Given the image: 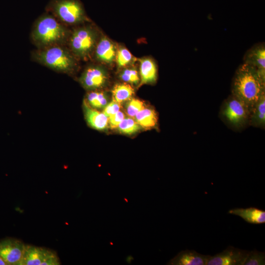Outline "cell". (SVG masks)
Returning a JSON list of instances; mask_svg holds the SVG:
<instances>
[{
    "instance_id": "19",
    "label": "cell",
    "mask_w": 265,
    "mask_h": 265,
    "mask_svg": "<svg viewBox=\"0 0 265 265\" xmlns=\"http://www.w3.org/2000/svg\"><path fill=\"white\" fill-rule=\"evenodd\" d=\"M113 100L121 103L129 100L133 94V89L126 83L117 84L114 86L112 91Z\"/></svg>"
},
{
    "instance_id": "22",
    "label": "cell",
    "mask_w": 265,
    "mask_h": 265,
    "mask_svg": "<svg viewBox=\"0 0 265 265\" xmlns=\"http://www.w3.org/2000/svg\"><path fill=\"white\" fill-rule=\"evenodd\" d=\"M133 56L126 48L121 47L116 52L115 59L118 66L123 67L133 61Z\"/></svg>"
},
{
    "instance_id": "18",
    "label": "cell",
    "mask_w": 265,
    "mask_h": 265,
    "mask_svg": "<svg viewBox=\"0 0 265 265\" xmlns=\"http://www.w3.org/2000/svg\"><path fill=\"white\" fill-rule=\"evenodd\" d=\"M252 124L264 126L265 122V94H264L256 104L250 114Z\"/></svg>"
},
{
    "instance_id": "8",
    "label": "cell",
    "mask_w": 265,
    "mask_h": 265,
    "mask_svg": "<svg viewBox=\"0 0 265 265\" xmlns=\"http://www.w3.org/2000/svg\"><path fill=\"white\" fill-rule=\"evenodd\" d=\"M26 244L21 240L8 238L0 241V256L7 265H21Z\"/></svg>"
},
{
    "instance_id": "21",
    "label": "cell",
    "mask_w": 265,
    "mask_h": 265,
    "mask_svg": "<svg viewBox=\"0 0 265 265\" xmlns=\"http://www.w3.org/2000/svg\"><path fill=\"white\" fill-rule=\"evenodd\" d=\"M119 131L125 134H132L137 132L140 126L132 118H124L118 126Z\"/></svg>"
},
{
    "instance_id": "14",
    "label": "cell",
    "mask_w": 265,
    "mask_h": 265,
    "mask_svg": "<svg viewBox=\"0 0 265 265\" xmlns=\"http://www.w3.org/2000/svg\"><path fill=\"white\" fill-rule=\"evenodd\" d=\"M83 109L85 119L91 127L98 130H103L107 127L108 118L103 112L93 109L85 101L83 102Z\"/></svg>"
},
{
    "instance_id": "2",
    "label": "cell",
    "mask_w": 265,
    "mask_h": 265,
    "mask_svg": "<svg viewBox=\"0 0 265 265\" xmlns=\"http://www.w3.org/2000/svg\"><path fill=\"white\" fill-rule=\"evenodd\" d=\"M69 37L68 30L53 15L44 14L35 21L31 34L34 44L39 49L62 45Z\"/></svg>"
},
{
    "instance_id": "15",
    "label": "cell",
    "mask_w": 265,
    "mask_h": 265,
    "mask_svg": "<svg viewBox=\"0 0 265 265\" xmlns=\"http://www.w3.org/2000/svg\"><path fill=\"white\" fill-rule=\"evenodd\" d=\"M245 63L253 66L261 76L265 79V49L263 46L251 50L246 57Z\"/></svg>"
},
{
    "instance_id": "10",
    "label": "cell",
    "mask_w": 265,
    "mask_h": 265,
    "mask_svg": "<svg viewBox=\"0 0 265 265\" xmlns=\"http://www.w3.org/2000/svg\"><path fill=\"white\" fill-rule=\"evenodd\" d=\"M107 80V75L103 68L98 66H90L82 74L80 81L86 89L93 90L103 86Z\"/></svg>"
},
{
    "instance_id": "24",
    "label": "cell",
    "mask_w": 265,
    "mask_h": 265,
    "mask_svg": "<svg viewBox=\"0 0 265 265\" xmlns=\"http://www.w3.org/2000/svg\"><path fill=\"white\" fill-rule=\"evenodd\" d=\"M145 107L144 104L141 101L136 99H132L127 106V113L130 117H133L139 111Z\"/></svg>"
},
{
    "instance_id": "12",
    "label": "cell",
    "mask_w": 265,
    "mask_h": 265,
    "mask_svg": "<svg viewBox=\"0 0 265 265\" xmlns=\"http://www.w3.org/2000/svg\"><path fill=\"white\" fill-rule=\"evenodd\" d=\"M115 45L106 37H102L97 43L95 48L96 58L105 63H111L115 59Z\"/></svg>"
},
{
    "instance_id": "26",
    "label": "cell",
    "mask_w": 265,
    "mask_h": 265,
    "mask_svg": "<svg viewBox=\"0 0 265 265\" xmlns=\"http://www.w3.org/2000/svg\"><path fill=\"white\" fill-rule=\"evenodd\" d=\"M120 108L121 104L113 100L112 102L106 106L103 112L108 118L119 111Z\"/></svg>"
},
{
    "instance_id": "16",
    "label": "cell",
    "mask_w": 265,
    "mask_h": 265,
    "mask_svg": "<svg viewBox=\"0 0 265 265\" xmlns=\"http://www.w3.org/2000/svg\"><path fill=\"white\" fill-rule=\"evenodd\" d=\"M141 84L155 82L157 79V70L155 62L150 58L139 60Z\"/></svg>"
},
{
    "instance_id": "4",
    "label": "cell",
    "mask_w": 265,
    "mask_h": 265,
    "mask_svg": "<svg viewBox=\"0 0 265 265\" xmlns=\"http://www.w3.org/2000/svg\"><path fill=\"white\" fill-rule=\"evenodd\" d=\"M47 8L67 24H79L87 20L84 7L79 0H51Z\"/></svg>"
},
{
    "instance_id": "1",
    "label": "cell",
    "mask_w": 265,
    "mask_h": 265,
    "mask_svg": "<svg viewBox=\"0 0 265 265\" xmlns=\"http://www.w3.org/2000/svg\"><path fill=\"white\" fill-rule=\"evenodd\" d=\"M233 92L246 105L251 114L256 104L265 94V79L253 66L245 62L237 72Z\"/></svg>"
},
{
    "instance_id": "27",
    "label": "cell",
    "mask_w": 265,
    "mask_h": 265,
    "mask_svg": "<svg viewBox=\"0 0 265 265\" xmlns=\"http://www.w3.org/2000/svg\"><path fill=\"white\" fill-rule=\"evenodd\" d=\"M125 117L124 113L119 110L114 115L108 117V124L111 129H115L118 127L121 122Z\"/></svg>"
},
{
    "instance_id": "5",
    "label": "cell",
    "mask_w": 265,
    "mask_h": 265,
    "mask_svg": "<svg viewBox=\"0 0 265 265\" xmlns=\"http://www.w3.org/2000/svg\"><path fill=\"white\" fill-rule=\"evenodd\" d=\"M97 35L90 26L78 28L69 36V46L74 55L82 59L89 57L97 44Z\"/></svg>"
},
{
    "instance_id": "11",
    "label": "cell",
    "mask_w": 265,
    "mask_h": 265,
    "mask_svg": "<svg viewBox=\"0 0 265 265\" xmlns=\"http://www.w3.org/2000/svg\"><path fill=\"white\" fill-rule=\"evenodd\" d=\"M210 255L201 254L194 250L180 251L167 264L169 265H207Z\"/></svg>"
},
{
    "instance_id": "20",
    "label": "cell",
    "mask_w": 265,
    "mask_h": 265,
    "mask_svg": "<svg viewBox=\"0 0 265 265\" xmlns=\"http://www.w3.org/2000/svg\"><path fill=\"white\" fill-rule=\"evenodd\" d=\"M91 107L101 108L106 106L107 103L106 94L103 92L91 91L86 96L84 100Z\"/></svg>"
},
{
    "instance_id": "28",
    "label": "cell",
    "mask_w": 265,
    "mask_h": 265,
    "mask_svg": "<svg viewBox=\"0 0 265 265\" xmlns=\"http://www.w3.org/2000/svg\"><path fill=\"white\" fill-rule=\"evenodd\" d=\"M0 265H7L3 259L0 256Z\"/></svg>"
},
{
    "instance_id": "13",
    "label": "cell",
    "mask_w": 265,
    "mask_h": 265,
    "mask_svg": "<svg viewBox=\"0 0 265 265\" xmlns=\"http://www.w3.org/2000/svg\"><path fill=\"white\" fill-rule=\"evenodd\" d=\"M228 213L238 216L250 224H261L265 223V211L256 207L235 208L230 210Z\"/></svg>"
},
{
    "instance_id": "9",
    "label": "cell",
    "mask_w": 265,
    "mask_h": 265,
    "mask_svg": "<svg viewBox=\"0 0 265 265\" xmlns=\"http://www.w3.org/2000/svg\"><path fill=\"white\" fill-rule=\"evenodd\" d=\"M249 252L229 246L221 252L211 256L207 265H244Z\"/></svg>"
},
{
    "instance_id": "23",
    "label": "cell",
    "mask_w": 265,
    "mask_h": 265,
    "mask_svg": "<svg viewBox=\"0 0 265 265\" xmlns=\"http://www.w3.org/2000/svg\"><path fill=\"white\" fill-rule=\"evenodd\" d=\"M265 253L256 249L249 251L244 265H265Z\"/></svg>"
},
{
    "instance_id": "6",
    "label": "cell",
    "mask_w": 265,
    "mask_h": 265,
    "mask_svg": "<svg viewBox=\"0 0 265 265\" xmlns=\"http://www.w3.org/2000/svg\"><path fill=\"white\" fill-rule=\"evenodd\" d=\"M57 254L49 249L26 244L21 265H59Z\"/></svg>"
},
{
    "instance_id": "17",
    "label": "cell",
    "mask_w": 265,
    "mask_h": 265,
    "mask_svg": "<svg viewBox=\"0 0 265 265\" xmlns=\"http://www.w3.org/2000/svg\"><path fill=\"white\" fill-rule=\"evenodd\" d=\"M134 117L138 124L143 128L151 129L157 125V113L152 108L145 107L139 111Z\"/></svg>"
},
{
    "instance_id": "3",
    "label": "cell",
    "mask_w": 265,
    "mask_h": 265,
    "mask_svg": "<svg viewBox=\"0 0 265 265\" xmlns=\"http://www.w3.org/2000/svg\"><path fill=\"white\" fill-rule=\"evenodd\" d=\"M32 54L34 61L61 73H69L77 65L73 54L62 45L40 48Z\"/></svg>"
},
{
    "instance_id": "7",
    "label": "cell",
    "mask_w": 265,
    "mask_h": 265,
    "mask_svg": "<svg viewBox=\"0 0 265 265\" xmlns=\"http://www.w3.org/2000/svg\"><path fill=\"white\" fill-rule=\"evenodd\" d=\"M222 114L230 124L238 127L244 125L250 116L246 105L234 95L226 102Z\"/></svg>"
},
{
    "instance_id": "25",
    "label": "cell",
    "mask_w": 265,
    "mask_h": 265,
    "mask_svg": "<svg viewBox=\"0 0 265 265\" xmlns=\"http://www.w3.org/2000/svg\"><path fill=\"white\" fill-rule=\"evenodd\" d=\"M120 77L123 81L132 84H137L139 81L138 72L134 68L124 70L120 75Z\"/></svg>"
}]
</instances>
